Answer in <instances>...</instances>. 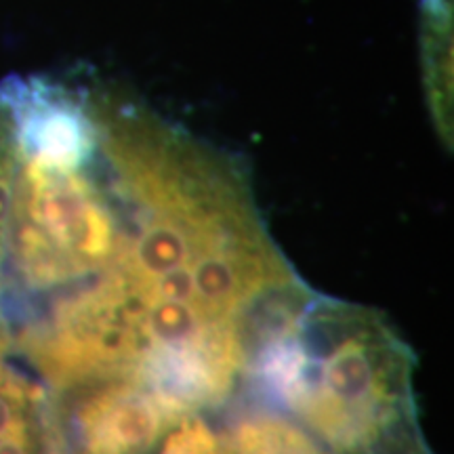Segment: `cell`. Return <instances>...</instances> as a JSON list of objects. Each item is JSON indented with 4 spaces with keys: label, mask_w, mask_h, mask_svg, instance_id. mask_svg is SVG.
I'll list each match as a JSON object with an SVG mask.
<instances>
[{
    "label": "cell",
    "mask_w": 454,
    "mask_h": 454,
    "mask_svg": "<svg viewBox=\"0 0 454 454\" xmlns=\"http://www.w3.org/2000/svg\"><path fill=\"white\" fill-rule=\"evenodd\" d=\"M414 356L377 309L301 284L257 317L244 379L328 454H431Z\"/></svg>",
    "instance_id": "1"
},
{
    "label": "cell",
    "mask_w": 454,
    "mask_h": 454,
    "mask_svg": "<svg viewBox=\"0 0 454 454\" xmlns=\"http://www.w3.org/2000/svg\"><path fill=\"white\" fill-rule=\"evenodd\" d=\"M47 391L57 454H152L177 421L133 374Z\"/></svg>",
    "instance_id": "2"
},
{
    "label": "cell",
    "mask_w": 454,
    "mask_h": 454,
    "mask_svg": "<svg viewBox=\"0 0 454 454\" xmlns=\"http://www.w3.org/2000/svg\"><path fill=\"white\" fill-rule=\"evenodd\" d=\"M0 454H57L49 391L9 356H0Z\"/></svg>",
    "instance_id": "3"
},
{
    "label": "cell",
    "mask_w": 454,
    "mask_h": 454,
    "mask_svg": "<svg viewBox=\"0 0 454 454\" xmlns=\"http://www.w3.org/2000/svg\"><path fill=\"white\" fill-rule=\"evenodd\" d=\"M217 438V454H328L286 414L268 404L242 411Z\"/></svg>",
    "instance_id": "4"
},
{
    "label": "cell",
    "mask_w": 454,
    "mask_h": 454,
    "mask_svg": "<svg viewBox=\"0 0 454 454\" xmlns=\"http://www.w3.org/2000/svg\"><path fill=\"white\" fill-rule=\"evenodd\" d=\"M217 434L204 414H185L167 429L156 454H217Z\"/></svg>",
    "instance_id": "5"
}]
</instances>
